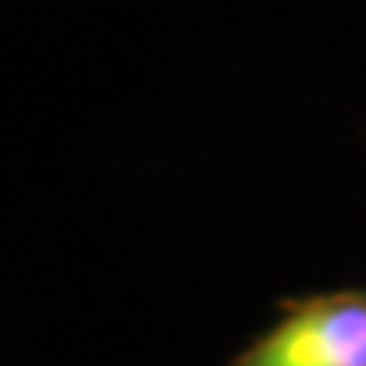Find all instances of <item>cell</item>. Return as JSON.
Wrapping results in <instances>:
<instances>
[{
  "label": "cell",
  "mask_w": 366,
  "mask_h": 366,
  "mask_svg": "<svg viewBox=\"0 0 366 366\" xmlns=\"http://www.w3.org/2000/svg\"><path fill=\"white\" fill-rule=\"evenodd\" d=\"M224 366H366V288L282 299V315Z\"/></svg>",
  "instance_id": "1"
}]
</instances>
